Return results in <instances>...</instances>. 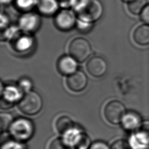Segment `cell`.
I'll use <instances>...</instances> for the list:
<instances>
[{"mask_svg": "<svg viewBox=\"0 0 149 149\" xmlns=\"http://www.w3.org/2000/svg\"><path fill=\"white\" fill-rule=\"evenodd\" d=\"M8 131L13 140L23 143L33 137L35 127L31 120L25 118H19L13 120Z\"/></svg>", "mask_w": 149, "mask_h": 149, "instance_id": "obj_1", "label": "cell"}, {"mask_svg": "<svg viewBox=\"0 0 149 149\" xmlns=\"http://www.w3.org/2000/svg\"><path fill=\"white\" fill-rule=\"evenodd\" d=\"M76 10L79 19L91 23L101 17L102 6L98 0H84Z\"/></svg>", "mask_w": 149, "mask_h": 149, "instance_id": "obj_2", "label": "cell"}, {"mask_svg": "<svg viewBox=\"0 0 149 149\" xmlns=\"http://www.w3.org/2000/svg\"><path fill=\"white\" fill-rule=\"evenodd\" d=\"M20 110L26 115L37 114L42 107V100L38 93L33 91L26 93L19 102Z\"/></svg>", "mask_w": 149, "mask_h": 149, "instance_id": "obj_3", "label": "cell"}, {"mask_svg": "<svg viewBox=\"0 0 149 149\" xmlns=\"http://www.w3.org/2000/svg\"><path fill=\"white\" fill-rule=\"evenodd\" d=\"M69 51L70 56L77 62H82L86 61L90 55L91 48L90 42L82 37L76 38L70 43Z\"/></svg>", "mask_w": 149, "mask_h": 149, "instance_id": "obj_4", "label": "cell"}, {"mask_svg": "<svg viewBox=\"0 0 149 149\" xmlns=\"http://www.w3.org/2000/svg\"><path fill=\"white\" fill-rule=\"evenodd\" d=\"M125 113L126 109L124 105L117 100L109 101L104 109V115L106 120L113 125L121 123Z\"/></svg>", "mask_w": 149, "mask_h": 149, "instance_id": "obj_5", "label": "cell"}, {"mask_svg": "<svg viewBox=\"0 0 149 149\" xmlns=\"http://www.w3.org/2000/svg\"><path fill=\"white\" fill-rule=\"evenodd\" d=\"M56 26L62 31H68L72 29L76 23L74 13L69 9H62L58 12L55 17Z\"/></svg>", "mask_w": 149, "mask_h": 149, "instance_id": "obj_6", "label": "cell"}, {"mask_svg": "<svg viewBox=\"0 0 149 149\" xmlns=\"http://www.w3.org/2000/svg\"><path fill=\"white\" fill-rule=\"evenodd\" d=\"M22 92L18 86H9L5 87L1 93V108L6 109L12 107L13 104L21 98Z\"/></svg>", "mask_w": 149, "mask_h": 149, "instance_id": "obj_7", "label": "cell"}, {"mask_svg": "<svg viewBox=\"0 0 149 149\" xmlns=\"http://www.w3.org/2000/svg\"><path fill=\"white\" fill-rule=\"evenodd\" d=\"M87 81L86 74L79 70L69 75L66 79L67 86L70 90L75 92L83 90L87 86Z\"/></svg>", "mask_w": 149, "mask_h": 149, "instance_id": "obj_8", "label": "cell"}, {"mask_svg": "<svg viewBox=\"0 0 149 149\" xmlns=\"http://www.w3.org/2000/svg\"><path fill=\"white\" fill-rule=\"evenodd\" d=\"M86 68L91 75L95 77H99L106 73L107 64L104 58L96 56L92 57L88 61Z\"/></svg>", "mask_w": 149, "mask_h": 149, "instance_id": "obj_9", "label": "cell"}, {"mask_svg": "<svg viewBox=\"0 0 149 149\" xmlns=\"http://www.w3.org/2000/svg\"><path fill=\"white\" fill-rule=\"evenodd\" d=\"M77 61L72 56H62L58 61V70L60 73L69 76L77 70Z\"/></svg>", "mask_w": 149, "mask_h": 149, "instance_id": "obj_10", "label": "cell"}, {"mask_svg": "<svg viewBox=\"0 0 149 149\" xmlns=\"http://www.w3.org/2000/svg\"><path fill=\"white\" fill-rule=\"evenodd\" d=\"M127 142L131 149H148L149 148L148 137L139 130L130 136Z\"/></svg>", "mask_w": 149, "mask_h": 149, "instance_id": "obj_11", "label": "cell"}, {"mask_svg": "<svg viewBox=\"0 0 149 149\" xmlns=\"http://www.w3.org/2000/svg\"><path fill=\"white\" fill-rule=\"evenodd\" d=\"M40 24V18L34 13H26L22 16L19 20V26L24 31H33Z\"/></svg>", "mask_w": 149, "mask_h": 149, "instance_id": "obj_12", "label": "cell"}, {"mask_svg": "<svg viewBox=\"0 0 149 149\" xmlns=\"http://www.w3.org/2000/svg\"><path fill=\"white\" fill-rule=\"evenodd\" d=\"M141 123L140 116L134 112L126 113L121 121L122 126L127 131H133L139 129Z\"/></svg>", "mask_w": 149, "mask_h": 149, "instance_id": "obj_13", "label": "cell"}, {"mask_svg": "<svg viewBox=\"0 0 149 149\" xmlns=\"http://www.w3.org/2000/svg\"><path fill=\"white\" fill-rule=\"evenodd\" d=\"M84 132L77 127H73L62 135L65 144L69 148H74L79 142Z\"/></svg>", "mask_w": 149, "mask_h": 149, "instance_id": "obj_14", "label": "cell"}, {"mask_svg": "<svg viewBox=\"0 0 149 149\" xmlns=\"http://www.w3.org/2000/svg\"><path fill=\"white\" fill-rule=\"evenodd\" d=\"M133 38L134 42L140 45L149 44V25L142 24L134 31Z\"/></svg>", "mask_w": 149, "mask_h": 149, "instance_id": "obj_15", "label": "cell"}, {"mask_svg": "<svg viewBox=\"0 0 149 149\" xmlns=\"http://www.w3.org/2000/svg\"><path fill=\"white\" fill-rule=\"evenodd\" d=\"M37 3L40 11L45 15H52L58 8L56 0H38Z\"/></svg>", "mask_w": 149, "mask_h": 149, "instance_id": "obj_16", "label": "cell"}, {"mask_svg": "<svg viewBox=\"0 0 149 149\" xmlns=\"http://www.w3.org/2000/svg\"><path fill=\"white\" fill-rule=\"evenodd\" d=\"M73 127H74L73 121L68 116H60L55 122L56 130L61 135Z\"/></svg>", "mask_w": 149, "mask_h": 149, "instance_id": "obj_17", "label": "cell"}, {"mask_svg": "<svg viewBox=\"0 0 149 149\" xmlns=\"http://www.w3.org/2000/svg\"><path fill=\"white\" fill-rule=\"evenodd\" d=\"M15 49L18 52H24L28 50L33 44V39L31 37L23 36L19 37L15 42Z\"/></svg>", "mask_w": 149, "mask_h": 149, "instance_id": "obj_18", "label": "cell"}, {"mask_svg": "<svg viewBox=\"0 0 149 149\" xmlns=\"http://www.w3.org/2000/svg\"><path fill=\"white\" fill-rule=\"evenodd\" d=\"M146 3L147 0H131L127 2V8L131 13L137 15L142 12Z\"/></svg>", "mask_w": 149, "mask_h": 149, "instance_id": "obj_19", "label": "cell"}, {"mask_svg": "<svg viewBox=\"0 0 149 149\" xmlns=\"http://www.w3.org/2000/svg\"><path fill=\"white\" fill-rule=\"evenodd\" d=\"M13 119L10 114L8 113H1L0 115V128L1 133L9 130Z\"/></svg>", "mask_w": 149, "mask_h": 149, "instance_id": "obj_20", "label": "cell"}, {"mask_svg": "<svg viewBox=\"0 0 149 149\" xmlns=\"http://www.w3.org/2000/svg\"><path fill=\"white\" fill-rule=\"evenodd\" d=\"M90 136L85 132H83L79 142L74 147L75 149H89L92 144Z\"/></svg>", "mask_w": 149, "mask_h": 149, "instance_id": "obj_21", "label": "cell"}, {"mask_svg": "<svg viewBox=\"0 0 149 149\" xmlns=\"http://www.w3.org/2000/svg\"><path fill=\"white\" fill-rule=\"evenodd\" d=\"M1 149H26L22 143L15 140H8L2 143Z\"/></svg>", "mask_w": 149, "mask_h": 149, "instance_id": "obj_22", "label": "cell"}, {"mask_svg": "<svg viewBox=\"0 0 149 149\" xmlns=\"http://www.w3.org/2000/svg\"><path fill=\"white\" fill-rule=\"evenodd\" d=\"M63 142L62 137H55L48 144V149H69Z\"/></svg>", "mask_w": 149, "mask_h": 149, "instance_id": "obj_23", "label": "cell"}, {"mask_svg": "<svg viewBox=\"0 0 149 149\" xmlns=\"http://www.w3.org/2000/svg\"><path fill=\"white\" fill-rule=\"evenodd\" d=\"M38 3V0H16L17 6L22 9L27 10L30 9Z\"/></svg>", "mask_w": 149, "mask_h": 149, "instance_id": "obj_24", "label": "cell"}, {"mask_svg": "<svg viewBox=\"0 0 149 149\" xmlns=\"http://www.w3.org/2000/svg\"><path fill=\"white\" fill-rule=\"evenodd\" d=\"M111 149H131L127 141L123 139H118L110 146Z\"/></svg>", "mask_w": 149, "mask_h": 149, "instance_id": "obj_25", "label": "cell"}, {"mask_svg": "<svg viewBox=\"0 0 149 149\" xmlns=\"http://www.w3.org/2000/svg\"><path fill=\"white\" fill-rule=\"evenodd\" d=\"M18 87L23 92H29L32 87L31 81L27 78H23L19 81Z\"/></svg>", "mask_w": 149, "mask_h": 149, "instance_id": "obj_26", "label": "cell"}, {"mask_svg": "<svg viewBox=\"0 0 149 149\" xmlns=\"http://www.w3.org/2000/svg\"><path fill=\"white\" fill-rule=\"evenodd\" d=\"M89 149H111L110 146L105 142L101 140H97L92 143Z\"/></svg>", "mask_w": 149, "mask_h": 149, "instance_id": "obj_27", "label": "cell"}, {"mask_svg": "<svg viewBox=\"0 0 149 149\" xmlns=\"http://www.w3.org/2000/svg\"><path fill=\"white\" fill-rule=\"evenodd\" d=\"M141 18L144 22L149 24V5L146 6L142 10Z\"/></svg>", "mask_w": 149, "mask_h": 149, "instance_id": "obj_28", "label": "cell"}, {"mask_svg": "<svg viewBox=\"0 0 149 149\" xmlns=\"http://www.w3.org/2000/svg\"><path fill=\"white\" fill-rule=\"evenodd\" d=\"M139 130L143 132L149 139V120L142 122Z\"/></svg>", "mask_w": 149, "mask_h": 149, "instance_id": "obj_29", "label": "cell"}, {"mask_svg": "<svg viewBox=\"0 0 149 149\" xmlns=\"http://www.w3.org/2000/svg\"><path fill=\"white\" fill-rule=\"evenodd\" d=\"M6 37L8 38H12L14 36V35L16 34V33L17 32L18 30L16 27H10L9 29L6 30Z\"/></svg>", "mask_w": 149, "mask_h": 149, "instance_id": "obj_30", "label": "cell"}, {"mask_svg": "<svg viewBox=\"0 0 149 149\" xmlns=\"http://www.w3.org/2000/svg\"><path fill=\"white\" fill-rule=\"evenodd\" d=\"M8 23V19L7 18V17H6L5 16H3L2 15H1V27L2 28L3 27H5V26H6L7 24Z\"/></svg>", "mask_w": 149, "mask_h": 149, "instance_id": "obj_31", "label": "cell"}, {"mask_svg": "<svg viewBox=\"0 0 149 149\" xmlns=\"http://www.w3.org/2000/svg\"><path fill=\"white\" fill-rule=\"evenodd\" d=\"M12 0H1V2L2 3H4V4H6V3H10Z\"/></svg>", "mask_w": 149, "mask_h": 149, "instance_id": "obj_32", "label": "cell"}, {"mask_svg": "<svg viewBox=\"0 0 149 149\" xmlns=\"http://www.w3.org/2000/svg\"><path fill=\"white\" fill-rule=\"evenodd\" d=\"M124 1H125V2H129V1H130L131 0H123Z\"/></svg>", "mask_w": 149, "mask_h": 149, "instance_id": "obj_33", "label": "cell"}, {"mask_svg": "<svg viewBox=\"0 0 149 149\" xmlns=\"http://www.w3.org/2000/svg\"><path fill=\"white\" fill-rule=\"evenodd\" d=\"M69 149H75V148H70Z\"/></svg>", "mask_w": 149, "mask_h": 149, "instance_id": "obj_34", "label": "cell"}]
</instances>
